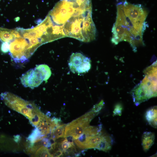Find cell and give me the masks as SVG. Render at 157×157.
Instances as JSON below:
<instances>
[{"mask_svg": "<svg viewBox=\"0 0 157 157\" xmlns=\"http://www.w3.org/2000/svg\"><path fill=\"white\" fill-rule=\"evenodd\" d=\"M92 14L91 0H60L48 15L65 37L79 40L91 27Z\"/></svg>", "mask_w": 157, "mask_h": 157, "instance_id": "obj_1", "label": "cell"}, {"mask_svg": "<svg viewBox=\"0 0 157 157\" xmlns=\"http://www.w3.org/2000/svg\"><path fill=\"white\" fill-rule=\"evenodd\" d=\"M117 8L111 42L115 44L127 42L135 52L138 47L144 45L142 36L147 27V11L140 4H132L126 1L118 3Z\"/></svg>", "mask_w": 157, "mask_h": 157, "instance_id": "obj_2", "label": "cell"}, {"mask_svg": "<svg viewBox=\"0 0 157 157\" xmlns=\"http://www.w3.org/2000/svg\"><path fill=\"white\" fill-rule=\"evenodd\" d=\"M1 97L7 106L26 117L35 127L45 115L33 103L25 100L11 93H2Z\"/></svg>", "mask_w": 157, "mask_h": 157, "instance_id": "obj_3", "label": "cell"}, {"mask_svg": "<svg viewBox=\"0 0 157 157\" xmlns=\"http://www.w3.org/2000/svg\"><path fill=\"white\" fill-rule=\"evenodd\" d=\"M145 76L131 91L135 104L141 103L157 96V62H154L144 70Z\"/></svg>", "mask_w": 157, "mask_h": 157, "instance_id": "obj_4", "label": "cell"}, {"mask_svg": "<svg viewBox=\"0 0 157 157\" xmlns=\"http://www.w3.org/2000/svg\"><path fill=\"white\" fill-rule=\"evenodd\" d=\"M51 72L47 65H37L22 74L20 80L22 85L25 87L32 89L38 87L43 81H46L51 76Z\"/></svg>", "mask_w": 157, "mask_h": 157, "instance_id": "obj_5", "label": "cell"}, {"mask_svg": "<svg viewBox=\"0 0 157 157\" xmlns=\"http://www.w3.org/2000/svg\"><path fill=\"white\" fill-rule=\"evenodd\" d=\"M98 113L91 110L67 124L65 127L63 138L71 136L74 140L78 138L89 126L91 121Z\"/></svg>", "mask_w": 157, "mask_h": 157, "instance_id": "obj_6", "label": "cell"}, {"mask_svg": "<svg viewBox=\"0 0 157 157\" xmlns=\"http://www.w3.org/2000/svg\"><path fill=\"white\" fill-rule=\"evenodd\" d=\"M68 65L70 70L72 72L78 74L88 72L91 67L90 59L80 53L72 54L70 56Z\"/></svg>", "mask_w": 157, "mask_h": 157, "instance_id": "obj_7", "label": "cell"}, {"mask_svg": "<svg viewBox=\"0 0 157 157\" xmlns=\"http://www.w3.org/2000/svg\"><path fill=\"white\" fill-rule=\"evenodd\" d=\"M58 126L52 119H51L45 115L35 128H37L43 135H46L51 133L53 129Z\"/></svg>", "mask_w": 157, "mask_h": 157, "instance_id": "obj_8", "label": "cell"}, {"mask_svg": "<svg viewBox=\"0 0 157 157\" xmlns=\"http://www.w3.org/2000/svg\"><path fill=\"white\" fill-rule=\"evenodd\" d=\"M18 31L17 29L12 30L0 27V40L9 43L17 36Z\"/></svg>", "mask_w": 157, "mask_h": 157, "instance_id": "obj_9", "label": "cell"}, {"mask_svg": "<svg viewBox=\"0 0 157 157\" xmlns=\"http://www.w3.org/2000/svg\"><path fill=\"white\" fill-rule=\"evenodd\" d=\"M155 139L154 133L151 132H144L142 136V145L144 151H147L153 145Z\"/></svg>", "mask_w": 157, "mask_h": 157, "instance_id": "obj_10", "label": "cell"}, {"mask_svg": "<svg viewBox=\"0 0 157 157\" xmlns=\"http://www.w3.org/2000/svg\"><path fill=\"white\" fill-rule=\"evenodd\" d=\"M157 106L150 108L146 111L145 116L149 124L154 128H157Z\"/></svg>", "mask_w": 157, "mask_h": 157, "instance_id": "obj_11", "label": "cell"}, {"mask_svg": "<svg viewBox=\"0 0 157 157\" xmlns=\"http://www.w3.org/2000/svg\"><path fill=\"white\" fill-rule=\"evenodd\" d=\"M113 142L111 137L108 135H105L103 139L98 144L95 149L107 152L111 149Z\"/></svg>", "mask_w": 157, "mask_h": 157, "instance_id": "obj_12", "label": "cell"}, {"mask_svg": "<svg viewBox=\"0 0 157 157\" xmlns=\"http://www.w3.org/2000/svg\"><path fill=\"white\" fill-rule=\"evenodd\" d=\"M46 137V135H43L37 128H35L29 135L27 139L31 144H34L40 141Z\"/></svg>", "mask_w": 157, "mask_h": 157, "instance_id": "obj_13", "label": "cell"}, {"mask_svg": "<svg viewBox=\"0 0 157 157\" xmlns=\"http://www.w3.org/2000/svg\"><path fill=\"white\" fill-rule=\"evenodd\" d=\"M66 124H63L56 126L51 133V138L54 140L60 138H63L65 128Z\"/></svg>", "mask_w": 157, "mask_h": 157, "instance_id": "obj_14", "label": "cell"}, {"mask_svg": "<svg viewBox=\"0 0 157 157\" xmlns=\"http://www.w3.org/2000/svg\"><path fill=\"white\" fill-rule=\"evenodd\" d=\"M34 156L35 157H52L47 147L43 146L37 150Z\"/></svg>", "mask_w": 157, "mask_h": 157, "instance_id": "obj_15", "label": "cell"}, {"mask_svg": "<svg viewBox=\"0 0 157 157\" xmlns=\"http://www.w3.org/2000/svg\"><path fill=\"white\" fill-rule=\"evenodd\" d=\"M123 109V107L122 105L120 104H118L115 106L113 111L114 115L121 116Z\"/></svg>", "mask_w": 157, "mask_h": 157, "instance_id": "obj_16", "label": "cell"}, {"mask_svg": "<svg viewBox=\"0 0 157 157\" xmlns=\"http://www.w3.org/2000/svg\"><path fill=\"white\" fill-rule=\"evenodd\" d=\"M104 105L103 100H101L99 103L94 106L91 110L96 113H99L101 109Z\"/></svg>", "mask_w": 157, "mask_h": 157, "instance_id": "obj_17", "label": "cell"}, {"mask_svg": "<svg viewBox=\"0 0 157 157\" xmlns=\"http://www.w3.org/2000/svg\"><path fill=\"white\" fill-rule=\"evenodd\" d=\"M10 44L8 42H3L1 46V50L3 53H7L9 51Z\"/></svg>", "mask_w": 157, "mask_h": 157, "instance_id": "obj_18", "label": "cell"}, {"mask_svg": "<svg viewBox=\"0 0 157 157\" xmlns=\"http://www.w3.org/2000/svg\"></svg>", "mask_w": 157, "mask_h": 157, "instance_id": "obj_19", "label": "cell"}]
</instances>
